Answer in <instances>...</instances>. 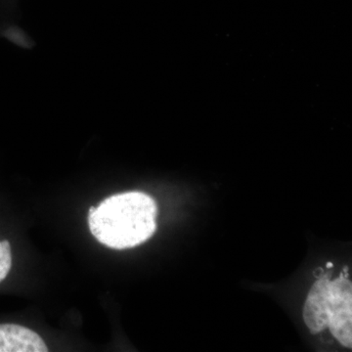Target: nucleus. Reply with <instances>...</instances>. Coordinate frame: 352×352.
I'll return each instance as SVG.
<instances>
[{
    "label": "nucleus",
    "instance_id": "20e7f679",
    "mask_svg": "<svg viewBox=\"0 0 352 352\" xmlns=\"http://www.w3.org/2000/svg\"><path fill=\"white\" fill-rule=\"evenodd\" d=\"M41 337L23 326L15 324L0 325V352H47Z\"/></svg>",
    "mask_w": 352,
    "mask_h": 352
},
{
    "label": "nucleus",
    "instance_id": "f03ea898",
    "mask_svg": "<svg viewBox=\"0 0 352 352\" xmlns=\"http://www.w3.org/2000/svg\"><path fill=\"white\" fill-rule=\"evenodd\" d=\"M328 318L331 333L342 346H352V286L351 282L344 277L330 282Z\"/></svg>",
    "mask_w": 352,
    "mask_h": 352
},
{
    "label": "nucleus",
    "instance_id": "423d86ee",
    "mask_svg": "<svg viewBox=\"0 0 352 352\" xmlns=\"http://www.w3.org/2000/svg\"><path fill=\"white\" fill-rule=\"evenodd\" d=\"M95 210H96V208H95V207L90 208H89V214H92V212H94Z\"/></svg>",
    "mask_w": 352,
    "mask_h": 352
},
{
    "label": "nucleus",
    "instance_id": "7ed1b4c3",
    "mask_svg": "<svg viewBox=\"0 0 352 352\" xmlns=\"http://www.w3.org/2000/svg\"><path fill=\"white\" fill-rule=\"evenodd\" d=\"M330 282L327 277L321 278L315 282L308 293L303 309V320L312 333H320L328 328Z\"/></svg>",
    "mask_w": 352,
    "mask_h": 352
},
{
    "label": "nucleus",
    "instance_id": "39448f33",
    "mask_svg": "<svg viewBox=\"0 0 352 352\" xmlns=\"http://www.w3.org/2000/svg\"><path fill=\"white\" fill-rule=\"evenodd\" d=\"M12 266L10 243L8 241L0 242V283L6 279Z\"/></svg>",
    "mask_w": 352,
    "mask_h": 352
},
{
    "label": "nucleus",
    "instance_id": "f257e3e1",
    "mask_svg": "<svg viewBox=\"0 0 352 352\" xmlns=\"http://www.w3.org/2000/svg\"><path fill=\"white\" fill-rule=\"evenodd\" d=\"M156 201L142 192H126L102 201L88 215V226L101 244L115 250L143 244L156 231Z\"/></svg>",
    "mask_w": 352,
    "mask_h": 352
},
{
    "label": "nucleus",
    "instance_id": "0eeeda50",
    "mask_svg": "<svg viewBox=\"0 0 352 352\" xmlns=\"http://www.w3.org/2000/svg\"><path fill=\"white\" fill-rule=\"evenodd\" d=\"M333 264L332 263H327V267L328 268L333 267Z\"/></svg>",
    "mask_w": 352,
    "mask_h": 352
}]
</instances>
